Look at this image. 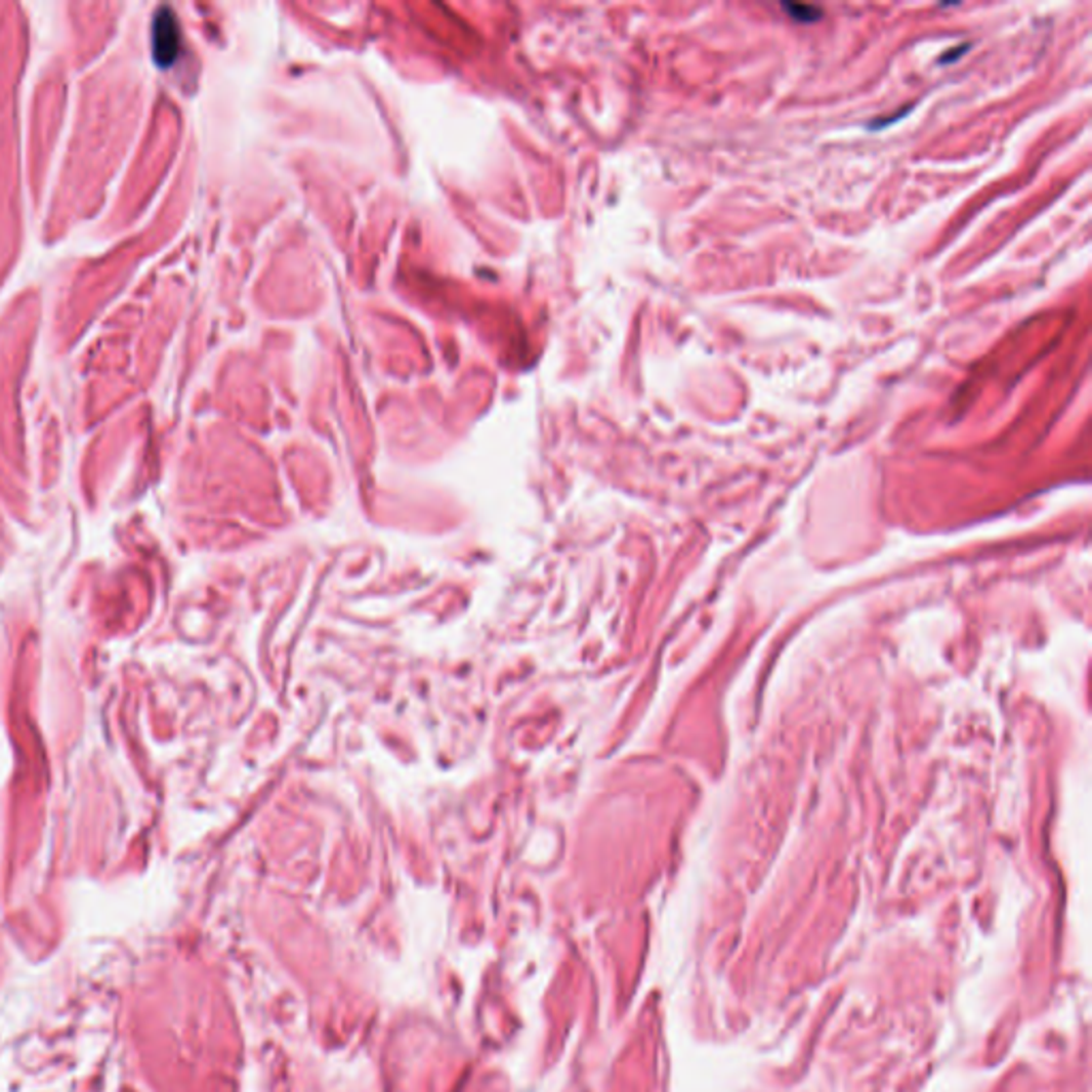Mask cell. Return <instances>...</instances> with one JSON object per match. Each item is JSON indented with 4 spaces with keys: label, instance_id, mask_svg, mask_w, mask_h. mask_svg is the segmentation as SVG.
Listing matches in <instances>:
<instances>
[{
    "label": "cell",
    "instance_id": "obj_1",
    "mask_svg": "<svg viewBox=\"0 0 1092 1092\" xmlns=\"http://www.w3.org/2000/svg\"><path fill=\"white\" fill-rule=\"evenodd\" d=\"M181 47L179 22L169 7H161L152 19V58L161 69L175 65Z\"/></svg>",
    "mask_w": 1092,
    "mask_h": 1092
},
{
    "label": "cell",
    "instance_id": "obj_2",
    "mask_svg": "<svg viewBox=\"0 0 1092 1092\" xmlns=\"http://www.w3.org/2000/svg\"><path fill=\"white\" fill-rule=\"evenodd\" d=\"M784 11L790 15V19L800 24H813L822 19V9L811 5H784Z\"/></svg>",
    "mask_w": 1092,
    "mask_h": 1092
}]
</instances>
